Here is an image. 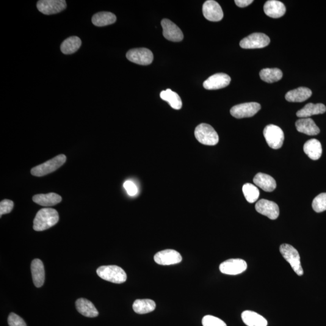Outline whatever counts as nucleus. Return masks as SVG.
Segmentation results:
<instances>
[{"label": "nucleus", "instance_id": "f257e3e1", "mask_svg": "<svg viewBox=\"0 0 326 326\" xmlns=\"http://www.w3.org/2000/svg\"><path fill=\"white\" fill-rule=\"evenodd\" d=\"M59 220V214L56 210L51 208L41 209L34 220V229L37 231L48 230L56 225Z\"/></svg>", "mask_w": 326, "mask_h": 326}, {"label": "nucleus", "instance_id": "f03ea898", "mask_svg": "<svg viewBox=\"0 0 326 326\" xmlns=\"http://www.w3.org/2000/svg\"><path fill=\"white\" fill-rule=\"evenodd\" d=\"M97 273L101 278L110 282L120 284L125 282L126 273L121 268L116 265L102 266L97 270Z\"/></svg>", "mask_w": 326, "mask_h": 326}, {"label": "nucleus", "instance_id": "7ed1b4c3", "mask_svg": "<svg viewBox=\"0 0 326 326\" xmlns=\"http://www.w3.org/2000/svg\"><path fill=\"white\" fill-rule=\"evenodd\" d=\"M195 136L199 142L204 145L215 146L219 142L217 131L206 123H201L196 128Z\"/></svg>", "mask_w": 326, "mask_h": 326}, {"label": "nucleus", "instance_id": "20e7f679", "mask_svg": "<svg viewBox=\"0 0 326 326\" xmlns=\"http://www.w3.org/2000/svg\"><path fill=\"white\" fill-rule=\"evenodd\" d=\"M67 157L63 154L59 155L49 161L32 168L31 174L35 176H43L56 171L64 164Z\"/></svg>", "mask_w": 326, "mask_h": 326}, {"label": "nucleus", "instance_id": "39448f33", "mask_svg": "<svg viewBox=\"0 0 326 326\" xmlns=\"http://www.w3.org/2000/svg\"><path fill=\"white\" fill-rule=\"evenodd\" d=\"M280 251L283 258L291 265L294 272L298 275H302L304 272L298 251L292 246L284 244L280 246Z\"/></svg>", "mask_w": 326, "mask_h": 326}, {"label": "nucleus", "instance_id": "423d86ee", "mask_svg": "<svg viewBox=\"0 0 326 326\" xmlns=\"http://www.w3.org/2000/svg\"><path fill=\"white\" fill-rule=\"evenodd\" d=\"M264 135L271 148L278 149L283 146L284 135L280 127L274 125L267 126L264 130Z\"/></svg>", "mask_w": 326, "mask_h": 326}, {"label": "nucleus", "instance_id": "0eeeda50", "mask_svg": "<svg viewBox=\"0 0 326 326\" xmlns=\"http://www.w3.org/2000/svg\"><path fill=\"white\" fill-rule=\"evenodd\" d=\"M270 38L262 33H254L243 39L240 42L242 49H254L264 48L269 45Z\"/></svg>", "mask_w": 326, "mask_h": 326}, {"label": "nucleus", "instance_id": "6e6552de", "mask_svg": "<svg viewBox=\"0 0 326 326\" xmlns=\"http://www.w3.org/2000/svg\"><path fill=\"white\" fill-rule=\"evenodd\" d=\"M129 61L142 65H148L153 62L154 55L150 50L146 48L130 50L126 54Z\"/></svg>", "mask_w": 326, "mask_h": 326}, {"label": "nucleus", "instance_id": "1a4fd4ad", "mask_svg": "<svg viewBox=\"0 0 326 326\" xmlns=\"http://www.w3.org/2000/svg\"><path fill=\"white\" fill-rule=\"evenodd\" d=\"M261 109V105L256 102H249L237 105L230 109L232 116L236 118L253 117Z\"/></svg>", "mask_w": 326, "mask_h": 326}, {"label": "nucleus", "instance_id": "9d476101", "mask_svg": "<svg viewBox=\"0 0 326 326\" xmlns=\"http://www.w3.org/2000/svg\"><path fill=\"white\" fill-rule=\"evenodd\" d=\"M37 6L40 12L45 15H54L62 12L67 7L64 0H40Z\"/></svg>", "mask_w": 326, "mask_h": 326}, {"label": "nucleus", "instance_id": "9b49d317", "mask_svg": "<svg viewBox=\"0 0 326 326\" xmlns=\"http://www.w3.org/2000/svg\"><path fill=\"white\" fill-rule=\"evenodd\" d=\"M247 264L244 260L232 259L227 260L219 266L220 272L227 275H237L245 272Z\"/></svg>", "mask_w": 326, "mask_h": 326}, {"label": "nucleus", "instance_id": "f8f14e48", "mask_svg": "<svg viewBox=\"0 0 326 326\" xmlns=\"http://www.w3.org/2000/svg\"><path fill=\"white\" fill-rule=\"evenodd\" d=\"M163 34L167 40L172 42H180L184 38L181 30L175 23L168 19L162 21Z\"/></svg>", "mask_w": 326, "mask_h": 326}, {"label": "nucleus", "instance_id": "ddd939ff", "mask_svg": "<svg viewBox=\"0 0 326 326\" xmlns=\"http://www.w3.org/2000/svg\"><path fill=\"white\" fill-rule=\"evenodd\" d=\"M203 13L207 20L217 22L222 20L223 13L220 5L214 0H208L204 2Z\"/></svg>", "mask_w": 326, "mask_h": 326}, {"label": "nucleus", "instance_id": "4468645a", "mask_svg": "<svg viewBox=\"0 0 326 326\" xmlns=\"http://www.w3.org/2000/svg\"><path fill=\"white\" fill-rule=\"evenodd\" d=\"M255 209L259 214L263 215L272 220L277 219L280 214L279 207L277 204L274 202L264 200V199L258 201L256 204Z\"/></svg>", "mask_w": 326, "mask_h": 326}, {"label": "nucleus", "instance_id": "2eb2a0df", "mask_svg": "<svg viewBox=\"0 0 326 326\" xmlns=\"http://www.w3.org/2000/svg\"><path fill=\"white\" fill-rule=\"evenodd\" d=\"M182 256L178 251L165 250L160 251L154 256V261L161 265H171L180 263Z\"/></svg>", "mask_w": 326, "mask_h": 326}, {"label": "nucleus", "instance_id": "dca6fc26", "mask_svg": "<svg viewBox=\"0 0 326 326\" xmlns=\"http://www.w3.org/2000/svg\"><path fill=\"white\" fill-rule=\"evenodd\" d=\"M231 82V77L225 73H217L209 77L204 81L203 87L208 90H219L227 87Z\"/></svg>", "mask_w": 326, "mask_h": 326}, {"label": "nucleus", "instance_id": "f3484780", "mask_svg": "<svg viewBox=\"0 0 326 326\" xmlns=\"http://www.w3.org/2000/svg\"><path fill=\"white\" fill-rule=\"evenodd\" d=\"M264 9L265 14L272 18H280L286 13L285 5L277 0L267 1L265 2Z\"/></svg>", "mask_w": 326, "mask_h": 326}, {"label": "nucleus", "instance_id": "a211bd4d", "mask_svg": "<svg viewBox=\"0 0 326 326\" xmlns=\"http://www.w3.org/2000/svg\"><path fill=\"white\" fill-rule=\"evenodd\" d=\"M33 281L37 288H40L45 281V270L43 262L38 259H34L31 264Z\"/></svg>", "mask_w": 326, "mask_h": 326}, {"label": "nucleus", "instance_id": "6ab92c4d", "mask_svg": "<svg viewBox=\"0 0 326 326\" xmlns=\"http://www.w3.org/2000/svg\"><path fill=\"white\" fill-rule=\"evenodd\" d=\"M295 126L297 131L308 135H317L320 132V130L310 118H301L296 121Z\"/></svg>", "mask_w": 326, "mask_h": 326}, {"label": "nucleus", "instance_id": "aec40b11", "mask_svg": "<svg viewBox=\"0 0 326 326\" xmlns=\"http://www.w3.org/2000/svg\"><path fill=\"white\" fill-rule=\"evenodd\" d=\"M254 183L265 192H272L275 189L277 184L272 176L263 173H258L253 179Z\"/></svg>", "mask_w": 326, "mask_h": 326}, {"label": "nucleus", "instance_id": "412c9836", "mask_svg": "<svg viewBox=\"0 0 326 326\" xmlns=\"http://www.w3.org/2000/svg\"><path fill=\"white\" fill-rule=\"evenodd\" d=\"M303 151L311 160H319L323 153L321 143L317 139L309 140L304 145Z\"/></svg>", "mask_w": 326, "mask_h": 326}, {"label": "nucleus", "instance_id": "4be33fe9", "mask_svg": "<svg viewBox=\"0 0 326 326\" xmlns=\"http://www.w3.org/2000/svg\"><path fill=\"white\" fill-rule=\"evenodd\" d=\"M33 201L41 206L51 207L60 203L62 198L56 193H50L48 194L36 195L33 197Z\"/></svg>", "mask_w": 326, "mask_h": 326}, {"label": "nucleus", "instance_id": "5701e85b", "mask_svg": "<svg viewBox=\"0 0 326 326\" xmlns=\"http://www.w3.org/2000/svg\"><path fill=\"white\" fill-rule=\"evenodd\" d=\"M326 107L324 104L309 103L302 109L298 110L297 116L300 118H309L312 115L324 114Z\"/></svg>", "mask_w": 326, "mask_h": 326}, {"label": "nucleus", "instance_id": "b1692460", "mask_svg": "<svg viewBox=\"0 0 326 326\" xmlns=\"http://www.w3.org/2000/svg\"><path fill=\"white\" fill-rule=\"evenodd\" d=\"M77 310L82 316L93 318L98 316L99 312L90 301L85 298H79L76 302Z\"/></svg>", "mask_w": 326, "mask_h": 326}, {"label": "nucleus", "instance_id": "393cba45", "mask_svg": "<svg viewBox=\"0 0 326 326\" xmlns=\"http://www.w3.org/2000/svg\"><path fill=\"white\" fill-rule=\"evenodd\" d=\"M312 94V91L309 88L299 87L287 93L285 99L290 102H303L310 98Z\"/></svg>", "mask_w": 326, "mask_h": 326}, {"label": "nucleus", "instance_id": "a878e982", "mask_svg": "<svg viewBox=\"0 0 326 326\" xmlns=\"http://www.w3.org/2000/svg\"><path fill=\"white\" fill-rule=\"evenodd\" d=\"M242 319L248 326H267L268 322L264 317L255 312L245 311L242 312Z\"/></svg>", "mask_w": 326, "mask_h": 326}, {"label": "nucleus", "instance_id": "bb28decb", "mask_svg": "<svg viewBox=\"0 0 326 326\" xmlns=\"http://www.w3.org/2000/svg\"><path fill=\"white\" fill-rule=\"evenodd\" d=\"M117 20L116 16L111 12H101L96 13L92 17V23L95 26L104 27L112 24Z\"/></svg>", "mask_w": 326, "mask_h": 326}, {"label": "nucleus", "instance_id": "cd10ccee", "mask_svg": "<svg viewBox=\"0 0 326 326\" xmlns=\"http://www.w3.org/2000/svg\"><path fill=\"white\" fill-rule=\"evenodd\" d=\"M160 98L163 101L167 102L172 109H180L182 107V101L180 97L177 93L170 89H167L162 91L160 93Z\"/></svg>", "mask_w": 326, "mask_h": 326}, {"label": "nucleus", "instance_id": "c85d7f7f", "mask_svg": "<svg viewBox=\"0 0 326 326\" xmlns=\"http://www.w3.org/2000/svg\"><path fill=\"white\" fill-rule=\"evenodd\" d=\"M82 41L77 37H71L66 39L60 45V51L63 54H71L75 53L81 48Z\"/></svg>", "mask_w": 326, "mask_h": 326}, {"label": "nucleus", "instance_id": "c756f323", "mask_svg": "<svg viewBox=\"0 0 326 326\" xmlns=\"http://www.w3.org/2000/svg\"><path fill=\"white\" fill-rule=\"evenodd\" d=\"M132 308L137 314H145L154 311L156 308V304L150 299H139L135 301Z\"/></svg>", "mask_w": 326, "mask_h": 326}, {"label": "nucleus", "instance_id": "7c9ffc66", "mask_svg": "<svg viewBox=\"0 0 326 326\" xmlns=\"http://www.w3.org/2000/svg\"><path fill=\"white\" fill-rule=\"evenodd\" d=\"M260 77L262 81L272 84L280 81L282 78L283 73L278 68H265L260 72Z\"/></svg>", "mask_w": 326, "mask_h": 326}, {"label": "nucleus", "instance_id": "2f4dec72", "mask_svg": "<svg viewBox=\"0 0 326 326\" xmlns=\"http://www.w3.org/2000/svg\"><path fill=\"white\" fill-rule=\"evenodd\" d=\"M242 192L248 203H254L258 200L259 190L254 185L250 183L244 184L242 187Z\"/></svg>", "mask_w": 326, "mask_h": 326}, {"label": "nucleus", "instance_id": "473e14b6", "mask_svg": "<svg viewBox=\"0 0 326 326\" xmlns=\"http://www.w3.org/2000/svg\"><path fill=\"white\" fill-rule=\"evenodd\" d=\"M312 208L317 213L326 211V193H323L315 198L312 202Z\"/></svg>", "mask_w": 326, "mask_h": 326}, {"label": "nucleus", "instance_id": "72a5a7b5", "mask_svg": "<svg viewBox=\"0 0 326 326\" xmlns=\"http://www.w3.org/2000/svg\"><path fill=\"white\" fill-rule=\"evenodd\" d=\"M203 326H227L222 320L212 316H206L202 320Z\"/></svg>", "mask_w": 326, "mask_h": 326}, {"label": "nucleus", "instance_id": "f704fd0d", "mask_svg": "<svg viewBox=\"0 0 326 326\" xmlns=\"http://www.w3.org/2000/svg\"><path fill=\"white\" fill-rule=\"evenodd\" d=\"M8 324L9 326H27L24 320L14 313L10 314L8 317Z\"/></svg>", "mask_w": 326, "mask_h": 326}, {"label": "nucleus", "instance_id": "c9c22d12", "mask_svg": "<svg viewBox=\"0 0 326 326\" xmlns=\"http://www.w3.org/2000/svg\"><path fill=\"white\" fill-rule=\"evenodd\" d=\"M13 208V203L12 201L4 200L0 203V215L9 214Z\"/></svg>", "mask_w": 326, "mask_h": 326}, {"label": "nucleus", "instance_id": "e433bc0d", "mask_svg": "<svg viewBox=\"0 0 326 326\" xmlns=\"http://www.w3.org/2000/svg\"><path fill=\"white\" fill-rule=\"evenodd\" d=\"M123 187L125 188L127 193L131 197H134L137 194L138 188L134 182L126 181L123 184Z\"/></svg>", "mask_w": 326, "mask_h": 326}, {"label": "nucleus", "instance_id": "4c0bfd02", "mask_svg": "<svg viewBox=\"0 0 326 326\" xmlns=\"http://www.w3.org/2000/svg\"><path fill=\"white\" fill-rule=\"evenodd\" d=\"M253 1V0H236L234 2L239 7H245L250 5Z\"/></svg>", "mask_w": 326, "mask_h": 326}]
</instances>
